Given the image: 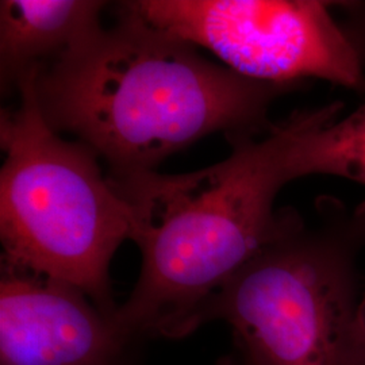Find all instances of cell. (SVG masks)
Instances as JSON below:
<instances>
[{"label": "cell", "mask_w": 365, "mask_h": 365, "mask_svg": "<svg viewBox=\"0 0 365 365\" xmlns=\"http://www.w3.org/2000/svg\"><path fill=\"white\" fill-rule=\"evenodd\" d=\"M37 76L19 84V106L0 114L1 262L75 286L114 315L110 265L131 240L130 207L99 156L46 122Z\"/></svg>", "instance_id": "obj_3"}, {"label": "cell", "mask_w": 365, "mask_h": 365, "mask_svg": "<svg viewBox=\"0 0 365 365\" xmlns=\"http://www.w3.org/2000/svg\"><path fill=\"white\" fill-rule=\"evenodd\" d=\"M105 1L1 0V91L18 90L33 73L52 66L102 29Z\"/></svg>", "instance_id": "obj_7"}, {"label": "cell", "mask_w": 365, "mask_h": 365, "mask_svg": "<svg viewBox=\"0 0 365 365\" xmlns=\"http://www.w3.org/2000/svg\"><path fill=\"white\" fill-rule=\"evenodd\" d=\"M317 0H133L119 9L262 83L314 78L364 90L357 46Z\"/></svg>", "instance_id": "obj_5"}, {"label": "cell", "mask_w": 365, "mask_h": 365, "mask_svg": "<svg viewBox=\"0 0 365 365\" xmlns=\"http://www.w3.org/2000/svg\"><path fill=\"white\" fill-rule=\"evenodd\" d=\"M220 365H248L245 361H244V359L237 353L235 356H230V357H227V359H225L223 361H222Z\"/></svg>", "instance_id": "obj_10"}, {"label": "cell", "mask_w": 365, "mask_h": 365, "mask_svg": "<svg viewBox=\"0 0 365 365\" xmlns=\"http://www.w3.org/2000/svg\"><path fill=\"white\" fill-rule=\"evenodd\" d=\"M297 115L264 134H235L221 163L182 175L157 170L111 179L131 211L141 250L138 280L114 321L123 334L182 339L200 325L209 300L245 264L299 220L274 210L295 180Z\"/></svg>", "instance_id": "obj_2"}, {"label": "cell", "mask_w": 365, "mask_h": 365, "mask_svg": "<svg viewBox=\"0 0 365 365\" xmlns=\"http://www.w3.org/2000/svg\"><path fill=\"white\" fill-rule=\"evenodd\" d=\"M318 222L299 217L209 300L200 325L232 327L248 365H365L357 259L365 203L317 200Z\"/></svg>", "instance_id": "obj_4"}, {"label": "cell", "mask_w": 365, "mask_h": 365, "mask_svg": "<svg viewBox=\"0 0 365 365\" xmlns=\"http://www.w3.org/2000/svg\"><path fill=\"white\" fill-rule=\"evenodd\" d=\"M359 318H360V325L364 331L365 336V286L364 291L361 294V300H360V307H359Z\"/></svg>", "instance_id": "obj_9"}, {"label": "cell", "mask_w": 365, "mask_h": 365, "mask_svg": "<svg viewBox=\"0 0 365 365\" xmlns=\"http://www.w3.org/2000/svg\"><path fill=\"white\" fill-rule=\"evenodd\" d=\"M135 342L78 287L1 262L0 365H128Z\"/></svg>", "instance_id": "obj_6"}, {"label": "cell", "mask_w": 365, "mask_h": 365, "mask_svg": "<svg viewBox=\"0 0 365 365\" xmlns=\"http://www.w3.org/2000/svg\"><path fill=\"white\" fill-rule=\"evenodd\" d=\"M342 108L333 102L299 111L291 156L295 179L329 175L365 185V103L339 120Z\"/></svg>", "instance_id": "obj_8"}, {"label": "cell", "mask_w": 365, "mask_h": 365, "mask_svg": "<svg viewBox=\"0 0 365 365\" xmlns=\"http://www.w3.org/2000/svg\"><path fill=\"white\" fill-rule=\"evenodd\" d=\"M34 90L52 129L87 145L122 179L153 172L218 131L267 133L268 110L289 86L241 76L119 9L114 26L41 71Z\"/></svg>", "instance_id": "obj_1"}]
</instances>
